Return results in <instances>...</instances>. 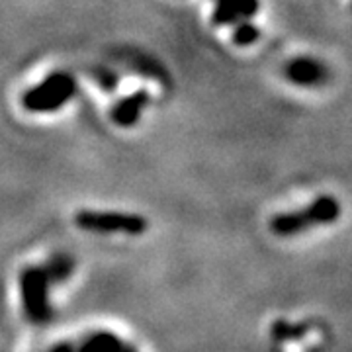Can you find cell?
<instances>
[{"instance_id": "cell-1", "label": "cell", "mask_w": 352, "mask_h": 352, "mask_svg": "<svg viewBox=\"0 0 352 352\" xmlns=\"http://www.w3.org/2000/svg\"><path fill=\"white\" fill-rule=\"evenodd\" d=\"M268 339L272 351L292 344L298 352H327L331 346V331L327 323L317 317L300 321L278 317L268 327Z\"/></svg>"}, {"instance_id": "cell-2", "label": "cell", "mask_w": 352, "mask_h": 352, "mask_svg": "<svg viewBox=\"0 0 352 352\" xmlns=\"http://www.w3.org/2000/svg\"><path fill=\"white\" fill-rule=\"evenodd\" d=\"M342 214V206L335 196L323 194L315 198L307 208L296 210V212H284L276 214L270 219V231L276 237H296L303 231H309L314 227L333 226L339 221Z\"/></svg>"}, {"instance_id": "cell-3", "label": "cell", "mask_w": 352, "mask_h": 352, "mask_svg": "<svg viewBox=\"0 0 352 352\" xmlns=\"http://www.w3.org/2000/svg\"><path fill=\"white\" fill-rule=\"evenodd\" d=\"M50 278L43 266H28L18 276L25 319L34 325H45L53 317L50 303Z\"/></svg>"}, {"instance_id": "cell-4", "label": "cell", "mask_w": 352, "mask_h": 352, "mask_svg": "<svg viewBox=\"0 0 352 352\" xmlns=\"http://www.w3.org/2000/svg\"><path fill=\"white\" fill-rule=\"evenodd\" d=\"M75 78L69 73H53L43 82L30 88L22 98L28 112H55L75 96Z\"/></svg>"}, {"instance_id": "cell-5", "label": "cell", "mask_w": 352, "mask_h": 352, "mask_svg": "<svg viewBox=\"0 0 352 352\" xmlns=\"http://www.w3.org/2000/svg\"><path fill=\"white\" fill-rule=\"evenodd\" d=\"M75 223L82 231L92 233H126V235H143L149 229V221L138 214L122 212H96L82 210L75 215Z\"/></svg>"}, {"instance_id": "cell-6", "label": "cell", "mask_w": 352, "mask_h": 352, "mask_svg": "<svg viewBox=\"0 0 352 352\" xmlns=\"http://www.w3.org/2000/svg\"><path fill=\"white\" fill-rule=\"evenodd\" d=\"M284 75L298 87H319L329 80V69L314 57H296L286 63Z\"/></svg>"}, {"instance_id": "cell-7", "label": "cell", "mask_w": 352, "mask_h": 352, "mask_svg": "<svg viewBox=\"0 0 352 352\" xmlns=\"http://www.w3.org/2000/svg\"><path fill=\"white\" fill-rule=\"evenodd\" d=\"M149 104V94L145 90H138L135 94L127 96L112 110V120L122 127H131L139 120L143 108Z\"/></svg>"}, {"instance_id": "cell-8", "label": "cell", "mask_w": 352, "mask_h": 352, "mask_svg": "<svg viewBox=\"0 0 352 352\" xmlns=\"http://www.w3.org/2000/svg\"><path fill=\"white\" fill-rule=\"evenodd\" d=\"M124 346V340L110 331H100L90 335L76 352H120Z\"/></svg>"}, {"instance_id": "cell-9", "label": "cell", "mask_w": 352, "mask_h": 352, "mask_svg": "<svg viewBox=\"0 0 352 352\" xmlns=\"http://www.w3.org/2000/svg\"><path fill=\"white\" fill-rule=\"evenodd\" d=\"M73 258L67 254H55L51 256L50 263L43 264V270L50 278V282H65L67 278L73 274L75 266H73Z\"/></svg>"}, {"instance_id": "cell-10", "label": "cell", "mask_w": 352, "mask_h": 352, "mask_svg": "<svg viewBox=\"0 0 352 352\" xmlns=\"http://www.w3.org/2000/svg\"><path fill=\"white\" fill-rule=\"evenodd\" d=\"M241 18L239 14H237V10L229 4V2H226V0H217V6H215L214 10V22L215 24L219 25H227V24H239Z\"/></svg>"}, {"instance_id": "cell-11", "label": "cell", "mask_w": 352, "mask_h": 352, "mask_svg": "<svg viewBox=\"0 0 352 352\" xmlns=\"http://www.w3.org/2000/svg\"><path fill=\"white\" fill-rule=\"evenodd\" d=\"M258 38H261V30L256 25H252L251 22H247V20L239 22L237 28H235V34H233L235 43H239V45H252Z\"/></svg>"}, {"instance_id": "cell-12", "label": "cell", "mask_w": 352, "mask_h": 352, "mask_svg": "<svg viewBox=\"0 0 352 352\" xmlns=\"http://www.w3.org/2000/svg\"><path fill=\"white\" fill-rule=\"evenodd\" d=\"M229 2L237 14H239L241 18H252L254 14L258 12V8H261V4H258V0H226Z\"/></svg>"}, {"instance_id": "cell-13", "label": "cell", "mask_w": 352, "mask_h": 352, "mask_svg": "<svg viewBox=\"0 0 352 352\" xmlns=\"http://www.w3.org/2000/svg\"><path fill=\"white\" fill-rule=\"evenodd\" d=\"M50 352H75V349H73V344H69V342H61V344L53 346Z\"/></svg>"}, {"instance_id": "cell-14", "label": "cell", "mask_w": 352, "mask_h": 352, "mask_svg": "<svg viewBox=\"0 0 352 352\" xmlns=\"http://www.w3.org/2000/svg\"><path fill=\"white\" fill-rule=\"evenodd\" d=\"M120 352H138V351H135L133 346H129V344H124V346H122V351H120Z\"/></svg>"}]
</instances>
